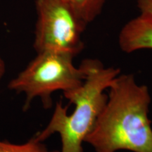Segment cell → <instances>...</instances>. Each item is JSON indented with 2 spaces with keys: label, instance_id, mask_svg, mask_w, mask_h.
Here are the masks:
<instances>
[{
  "label": "cell",
  "instance_id": "obj_6",
  "mask_svg": "<svg viewBox=\"0 0 152 152\" xmlns=\"http://www.w3.org/2000/svg\"><path fill=\"white\" fill-rule=\"evenodd\" d=\"M73 8L82 17L90 23L101 14L106 0H60Z\"/></svg>",
  "mask_w": 152,
  "mask_h": 152
},
{
  "label": "cell",
  "instance_id": "obj_7",
  "mask_svg": "<svg viewBox=\"0 0 152 152\" xmlns=\"http://www.w3.org/2000/svg\"><path fill=\"white\" fill-rule=\"evenodd\" d=\"M0 152H60L49 150L47 146L37 138L35 134L23 144H13L0 140Z\"/></svg>",
  "mask_w": 152,
  "mask_h": 152
},
{
  "label": "cell",
  "instance_id": "obj_9",
  "mask_svg": "<svg viewBox=\"0 0 152 152\" xmlns=\"http://www.w3.org/2000/svg\"><path fill=\"white\" fill-rule=\"evenodd\" d=\"M6 72V64L4 61L0 56V81L3 78Z\"/></svg>",
  "mask_w": 152,
  "mask_h": 152
},
{
  "label": "cell",
  "instance_id": "obj_4",
  "mask_svg": "<svg viewBox=\"0 0 152 152\" xmlns=\"http://www.w3.org/2000/svg\"><path fill=\"white\" fill-rule=\"evenodd\" d=\"M36 52L53 51L74 56L84 48L82 35L88 25L73 8L60 0H36Z\"/></svg>",
  "mask_w": 152,
  "mask_h": 152
},
{
  "label": "cell",
  "instance_id": "obj_5",
  "mask_svg": "<svg viewBox=\"0 0 152 152\" xmlns=\"http://www.w3.org/2000/svg\"><path fill=\"white\" fill-rule=\"evenodd\" d=\"M118 43L125 53L152 49V20L141 15L132 19L121 29Z\"/></svg>",
  "mask_w": 152,
  "mask_h": 152
},
{
  "label": "cell",
  "instance_id": "obj_2",
  "mask_svg": "<svg viewBox=\"0 0 152 152\" xmlns=\"http://www.w3.org/2000/svg\"><path fill=\"white\" fill-rule=\"evenodd\" d=\"M83 61L87 68L83 84L64 94L69 103L75 106L73 111L68 114V106L59 101L46 128L35 134L38 140L44 142L58 133L61 141L60 152H83L85 138L92 130L107 101L105 91L121 74L120 68L105 67L99 60L87 58Z\"/></svg>",
  "mask_w": 152,
  "mask_h": 152
},
{
  "label": "cell",
  "instance_id": "obj_1",
  "mask_svg": "<svg viewBox=\"0 0 152 152\" xmlns=\"http://www.w3.org/2000/svg\"><path fill=\"white\" fill-rule=\"evenodd\" d=\"M105 106L85 142L95 152H152L149 89L132 74H120L109 87Z\"/></svg>",
  "mask_w": 152,
  "mask_h": 152
},
{
  "label": "cell",
  "instance_id": "obj_3",
  "mask_svg": "<svg viewBox=\"0 0 152 152\" xmlns=\"http://www.w3.org/2000/svg\"><path fill=\"white\" fill-rule=\"evenodd\" d=\"M74 57L68 53L53 51L37 53L35 58L9 82V89L26 95L24 110L36 98L40 99L45 109H50L53 93L61 91L64 94L83 84L87 77L86 66L83 61L79 67H75Z\"/></svg>",
  "mask_w": 152,
  "mask_h": 152
},
{
  "label": "cell",
  "instance_id": "obj_8",
  "mask_svg": "<svg viewBox=\"0 0 152 152\" xmlns=\"http://www.w3.org/2000/svg\"><path fill=\"white\" fill-rule=\"evenodd\" d=\"M140 15L152 20V0H137Z\"/></svg>",
  "mask_w": 152,
  "mask_h": 152
}]
</instances>
